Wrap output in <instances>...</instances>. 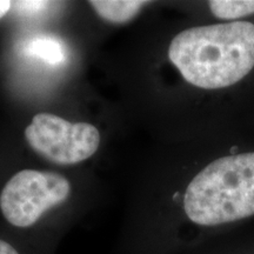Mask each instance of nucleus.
I'll return each mask as SVG.
<instances>
[{
    "label": "nucleus",
    "mask_w": 254,
    "mask_h": 254,
    "mask_svg": "<svg viewBox=\"0 0 254 254\" xmlns=\"http://www.w3.org/2000/svg\"><path fill=\"white\" fill-rule=\"evenodd\" d=\"M26 53L37 57L51 65H59L66 60V49L63 41L52 36H37L28 41Z\"/></svg>",
    "instance_id": "nucleus-6"
},
{
    "label": "nucleus",
    "mask_w": 254,
    "mask_h": 254,
    "mask_svg": "<svg viewBox=\"0 0 254 254\" xmlns=\"http://www.w3.org/2000/svg\"><path fill=\"white\" fill-rule=\"evenodd\" d=\"M184 208L201 226H217L254 214V153L218 159L187 187Z\"/></svg>",
    "instance_id": "nucleus-2"
},
{
    "label": "nucleus",
    "mask_w": 254,
    "mask_h": 254,
    "mask_svg": "<svg viewBox=\"0 0 254 254\" xmlns=\"http://www.w3.org/2000/svg\"><path fill=\"white\" fill-rule=\"evenodd\" d=\"M0 254H19L18 251L14 249L7 241L0 239Z\"/></svg>",
    "instance_id": "nucleus-9"
},
{
    "label": "nucleus",
    "mask_w": 254,
    "mask_h": 254,
    "mask_svg": "<svg viewBox=\"0 0 254 254\" xmlns=\"http://www.w3.org/2000/svg\"><path fill=\"white\" fill-rule=\"evenodd\" d=\"M69 192V182L62 174L24 170L6 183L0 194V209L9 224L26 228L47 209L63 204Z\"/></svg>",
    "instance_id": "nucleus-3"
},
{
    "label": "nucleus",
    "mask_w": 254,
    "mask_h": 254,
    "mask_svg": "<svg viewBox=\"0 0 254 254\" xmlns=\"http://www.w3.org/2000/svg\"><path fill=\"white\" fill-rule=\"evenodd\" d=\"M97 14L112 24H125L139 13L147 1L138 0H92L88 2Z\"/></svg>",
    "instance_id": "nucleus-5"
},
{
    "label": "nucleus",
    "mask_w": 254,
    "mask_h": 254,
    "mask_svg": "<svg viewBox=\"0 0 254 254\" xmlns=\"http://www.w3.org/2000/svg\"><path fill=\"white\" fill-rule=\"evenodd\" d=\"M168 58L196 87H228L254 67V25L234 21L189 28L174 37Z\"/></svg>",
    "instance_id": "nucleus-1"
},
{
    "label": "nucleus",
    "mask_w": 254,
    "mask_h": 254,
    "mask_svg": "<svg viewBox=\"0 0 254 254\" xmlns=\"http://www.w3.org/2000/svg\"><path fill=\"white\" fill-rule=\"evenodd\" d=\"M12 8V2L6 0H0V18H2Z\"/></svg>",
    "instance_id": "nucleus-10"
},
{
    "label": "nucleus",
    "mask_w": 254,
    "mask_h": 254,
    "mask_svg": "<svg viewBox=\"0 0 254 254\" xmlns=\"http://www.w3.org/2000/svg\"><path fill=\"white\" fill-rule=\"evenodd\" d=\"M208 5L219 19H238L254 13V0H213Z\"/></svg>",
    "instance_id": "nucleus-7"
},
{
    "label": "nucleus",
    "mask_w": 254,
    "mask_h": 254,
    "mask_svg": "<svg viewBox=\"0 0 254 254\" xmlns=\"http://www.w3.org/2000/svg\"><path fill=\"white\" fill-rule=\"evenodd\" d=\"M34 152L56 165H74L91 158L100 145L98 128L87 123H69L56 114L38 113L25 129Z\"/></svg>",
    "instance_id": "nucleus-4"
},
{
    "label": "nucleus",
    "mask_w": 254,
    "mask_h": 254,
    "mask_svg": "<svg viewBox=\"0 0 254 254\" xmlns=\"http://www.w3.org/2000/svg\"><path fill=\"white\" fill-rule=\"evenodd\" d=\"M49 2L45 1H17L14 2V7L18 9L19 13L33 14L46 7Z\"/></svg>",
    "instance_id": "nucleus-8"
}]
</instances>
